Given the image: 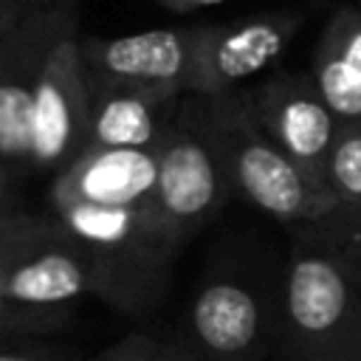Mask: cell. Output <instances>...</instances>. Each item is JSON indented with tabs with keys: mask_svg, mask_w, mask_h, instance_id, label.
I'll return each mask as SVG.
<instances>
[{
	"mask_svg": "<svg viewBox=\"0 0 361 361\" xmlns=\"http://www.w3.org/2000/svg\"><path fill=\"white\" fill-rule=\"evenodd\" d=\"M274 347L282 361H361V279L307 231L274 290Z\"/></svg>",
	"mask_w": 361,
	"mask_h": 361,
	"instance_id": "6da1fadb",
	"label": "cell"
},
{
	"mask_svg": "<svg viewBox=\"0 0 361 361\" xmlns=\"http://www.w3.org/2000/svg\"><path fill=\"white\" fill-rule=\"evenodd\" d=\"M59 228L79 245L102 279V302L141 316L161 305L172 282V262L183 248L152 206H48Z\"/></svg>",
	"mask_w": 361,
	"mask_h": 361,
	"instance_id": "7a4b0ae2",
	"label": "cell"
},
{
	"mask_svg": "<svg viewBox=\"0 0 361 361\" xmlns=\"http://www.w3.org/2000/svg\"><path fill=\"white\" fill-rule=\"evenodd\" d=\"M206 107L231 192L296 231L338 212L336 200L327 197L262 130L243 87L223 96H206Z\"/></svg>",
	"mask_w": 361,
	"mask_h": 361,
	"instance_id": "3957f363",
	"label": "cell"
},
{
	"mask_svg": "<svg viewBox=\"0 0 361 361\" xmlns=\"http://www.w3.org/2000/svg\"><path fill=\"white\" fill-rule=\"evenodd\" d=\"M155 209L169 234L186 245L226 206L231 183L209 127L206 96L183 93L161 138Z\"/></svg>",
	"mask_w": 361,
	"mask_h": 361,
	"instance_id": "277c9868",
	"label": "cell"
},
{
	"mask_svg": "<svg viewBox=\"0 0 361 361\" xmlns=\"http://www.w3.org/2000/svg\"><path fill=\"white\" fill-rule=\"evenodd\" d=\"M82 20V0H28L0 31V164L31 172L34 96L59 34Z\"/></svg>",
	"mask_w": 361,
	"mask_h": 361,
	"instance_id": "5b68a950",
	"label": "cell"
},
{
	"mask_svg": "<svg viewBox=\"0 0 361 361\" xmlns=\"http://www.w3.org/2000/svg\"><path fill=\"white\" fill-rule=\"evenodd\" d=\"M178 344L195 361H262L274 347V296L234 274L212 276L189 302Z\"/></svg>",
	"mask_w": 361,
	"mask_h": 361,
	"instance_id": "8992f818",
	"label": "cell"
},
{
	"mask_svg": "<svg viewBox=\"0 0 361 361\" xmlns=\"http://www.w3.org/2000/svg\"><path fill=\"white\" fill-rule=\"evenodd\" d=\"M203 23L149 28L121 37L79 39L85 76L93 85H133L172 96L192 93Z\"/></svg>",
	"mask_w": 361,
	"mask_h": 361,
	"instance_id": "52a82bcc",
	"label": "cell"
},
{
	"mask_svg": "<svg viewBox=\"0 0 361 361\" xmlns=\"http://www.w3.org/2000/svg\"><path fill=\"white\" fill-rule=\"evenodd\" d=\"M243 90L257 121L274 138V144L330 197L324 186V169L338 133V116L324 102L313 73L274 71Z\"/></svg>",
	"mask_w": 361,
	"mask_h": 361,
	"instance_id": "ba28073f",
	"label": "cell"
},
{
	"mask_svg": "<svg viewBox=\"0 0 361 361\" xmlns=\"http://www.w3.org/2000/svg\"><path fill=\"white\" fill-rule=\"evenodd\" d=\"M79 23H71L42 71L31 113V172H59L87 147L90 90L79 54Z\"/></svg>",
	"mask_w": 361,
	"mask_h": 361,
	"instance_id": "9c48e42d",
	"label": "cell"
},
{
	"mask_svg": "<svg viewBox=\"0 0 361 361\" xmlns=\"http://www.w3.org/2000/svg\"><path fill=\"white\" fill-rule=\"evenodd\" d=\"M299 8L257 11L226 23H203L192 93L223 96L276 65L299 34Z\"/></svg>",
	"mask_w": 361,
	"mask_h": 361,
	"instance_id": "30bf717a",
	"label": "cell"
},
{
	"mask_svg": "<svg viewBox=\"0 0 361 361\" xmlns=\"http://www.w3.org/2000/svg\"><path fill=\"white\" fill-rule=\"evenodd\" d=\"M0 288L14 302L31 307H71V302L82 296L102 299L96 268L59 223L51 234L0 259Z\"/></svg>",
	"mask_w": 361,
	"mask_h": 361,
	"instance_id": "8fae6325",
	"label": "cell"
},
{
	"mask_svg": "<svg viewBox=\"0 0 361 361\" xmlns=\"http://www.w3.org/2000/svg\"><path fill=\"white\" fill-rule=\"evenodd\" d=\"M158 189V149H82L51 175L48 206H152Z\"/></svg>",
	"mask_w": 361,
	"mask_h": 361,
	"instance_id": "7c38bea8",
	"label": "cell"
},
{
	"mask_svg": "<svg viewBox=\"0 0 361 361\" xmlns=\"http://www.w3.org/2000/svg\"><path fill=\"white\" fill-rule=\"evenodd\" d=\"M87 147L96 149H152L161 144L180 96L133 85H93ZM85 147V149H87Z\"/></svg>",
	"mask_w": 361,
	"mask_h": 361,
	"instance_id": "4fadbf2b",
	"label": "cell"
},
{
	"mask_svg": "<svg viewBox=\"0 0 361 361\" xmlns=\"http://www.w3.org/2000/svg\"><path fill=\"white\" fill-rule=\"evenodd\" d=\"M310 73L338 116L361 118V0H338L319 31Z\"/></svg>",
	"mask_w": 361,
	"mask_h": 361,
	"instance_id": "5bb4252c",
	"label": "cell"
},
{
	"mask_svg": "<svg viewBox=\"0 0 361 361\" xmlns=\"http://www.w3.org/2000/svg\"><path fill=\"white\" fill-rule=\"evenodd\" d=\"M324 186L338 209L361 206V118L338 121L324 169Z\"/></svg>",
	"mask_w": 361,
	"mask_h": 361,
	"instance_id": "9a60e30c",
	"label": "cell"
},
{
	"mask_svg": "<svg viewBox=\"0 0 361 361\" xmlns=\"http://www.w3.org/2000/svg\"><path fill=\"white\" fill-rule=\"evenodd\" d=\"M73 319V307H31L14 302L0 288V341H34L59 333Z\"/></svg>",
	"mask_w": 361,
	"mask_h": 361,
	"instance_id": "2e32d148",
	"label": "cell"
},
{
	"mask_svg": "<svg viewBox=\"0 0 361 361\" xmlns=\"http://www.w3.org/2000/svg\"><path fill=\"white\" fill-rule=\"evenodd\" d=\"M310 237L324 243L358 279H361V206L338 209L327 220L305 228Z\"/></svg>",
	"mask_w": 361,
	"mask_h": 361,
	"instance_id": "e0dca14e",
	"label": "cell"
},
{
	"mask_svg": "<svg viewBox=\"0 0 361 361\" xmlns=\"http://www.w3.org/2000/svg\"><path fill=\"white\" fill-rule=\"evenodd\" d=\"M82 361H195V358L178 341H161L152 336L130 333Z\"/></svg>",
	"mask_w": 361,
	"mask_h": 361,
	"instance_id": "ac0fdd59",
	"label": "cell"
},
{
	"mask_svg": "<svg viewBox=\"0 0 361 361\" xmlns=\"http://www.w3.org/2000/svg\"><path fill=\"white\" fill-rule=\"evenodd\" d=\"M54 226L56 223L51 214H25V212H14V209H0V259L17 248L51 234Z\"/></svg>",
	"mask_w": 361,
	"mask_h": 361,
	"instance_id": "d6986e66",
	"label": "cell"
},
{
	"mask_svg": "<svg viewBox=\"0 0 361 361\" xmlns=\"http://www.w3.org/2000/svg\"><path fill=\"white\" fill-rule=\"evenodd\" d=\"M0 361H82V355L39 341H0Z\"/></svg>",
	"mask_w": 361,
	"mask_h": 361,
	"instance_id": "ffe728a7",
	"label": "cell"
},
{
	"mask_svg": "<svg viewBox=\"0 0 361 361\" xmlns=\"http://www.w3.org/2000/svg\"><path fill=\"white\" fill-rule=\"evenodd\" d=\"M155 3H161V6H164V8H169V11L189 14V11H203V8L223 6L226 0H155Z\"/></svg>",
	"mask_w": 361,
	"mask_h": 361,
	"instance_id": "44dd1931",
	"label": "cell"
},
{
	"mask_svg": "<svg viewBox=\"0 0 361 361\" xmlns=\"http://www.w3.org/2000/svg\"><path fill=\"white\" fill-rule=\"evenodd\" d=\"M28 0H0V31L23 11V6H25Z\"/></svg>",
	"mask_w": 361,
	"mask_h": 361,
	"instance_id": "7402d4cb",
	"label": "cell"
},
{
	"mask_svg": "<svg viewBox=\"0 0 361 361\" xmlns=\"http://www.w3.org/2000/svg\"><path fill=\"white\" fill-rule=\"evenodd\" d=\"M11 178H14V175L8 172V166L0 164V209H6V206H3V195H6V189H8V183H11Z\"/></svg>",
	"mask_w": 361,
	"mask_h": 361,
	"instance_id": "603a6c76",
	"label": "cell"
}]
</instances>
